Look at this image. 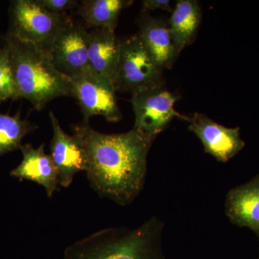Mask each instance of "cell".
I'll list each match as a JSON object with an SVG mask.
<instances>
[{
  "label": "cell",
  "mask_w": 259,
  "mask_h": 259,
  "mask_svg": "<svg viewBox=\"0 0 259 259\" xmlns=\"http://www.w3.org/2000/svg\"><path fill=\"white\" fill-rule=\"evenodd\" d=\"M74 135L86 153L92 188L119 205L132 203L144 189L148 151L157 136L135 127L123 134H102L85 121L74 126Z\"/></svg>",
  "instance_id": "1"
},
{
  "label": "cell",
  "mask_w": 259,
  "mask_h": 259,
  "mask_svg": "<svg viewBox=\"0 0 259 259\" xmlns=\"http://www.w3.org/2000/svg\"><path fill=\"white\" fill-rule=\"evenodd\" d=\"M164 225L157 217L138 228H107L69 245L64 259H165Z\"/></svg>",
  "instance_id": "2"
},
{
  "label": "cell",
  "mask_w": 259,
  "mask_h": 259,
  "mask_svg": "<svg viewBox=\"0 0 259 259\" xmlns=\"http://www.w3.org/2000/svg\"><path fill=\"white\" fill-rule=\"evenodd\" d=\"M6 42L19 98L41 110L57 97L72 96L71 77L56 69L49 51L10 36Z\"/></svg>",
  "instance_id": "3"
},
{
  "label": "cell",
  "mask_w": 259,
  "mask_h": 259,
  "mask_svg": "<svg viewBox=\"0 0 259 259\" xmlns=\"http://www.w3.org/2000/svg\"><path fill=\"white\" fill-rule=\"evenodd\" d=\"M68 19L48 11L37 0H16L10 8L9 36L49 51Z\"/></svg>",
  "instance_id": "4"
},
{
  "label": "cell",
  "mask_w": 259,
  "mask_h": 259,
  "mask_svg": "<svg viewBox=\"0 0 259 259\" xmlns=\"http://www.w3.org/2000/svg\"><path fill=\"white\" fill-rule=\"evenodd\" d=\"M162 71L138 35L121 40L116 91L134 94L162 86Z\"/></svg>",
  "instance_id": "5"
},
{
  "label": "cell",
  "mask_w": 259,
  "mask_h": 259,
  "mask_svg": "<svg viewBox=\"0 0 259 259\" xmlns=\"http://www.w3.org/2000/svg\"><path fill=\"white\" fill-rule=\"evenodd\" d=\"M71 79L72 97L78 100L85 122L95 115L102 116L111 122L122 119L114 83L102 79L90 67Z\"/></svg>",
  "instance_id": "6"
},
{
  "label": "cell",
  "mask_w": 259,
  "mask_h": 259,
  "mask_svg": "<svg viewBox=\"0 0 259 259\" xmlns=\"http://www.w3.org/2000/svg\"><path fill=\"white\" fill-rule=\"evenodd\" d=\"M178 99L162 86L133 94L131 102L135 113V128L158 136L174 117H184L175 108Z\"/></svg>",
  "instance_id": "7"
},
{
  "label": "cell",
  "mask_w": 259,
  "mask_h": 259,
  "mask_svg": "<svg viewBox=\"0 0 259 259\" xmlns=\"http://www.w3.org/2000/svg\"><path fill=\"white\" fill-rule=\"evenodd\" d=\"M89 41L90 32L87 28L68 19L49 51L56 69L71 78L88 69Z\"/></svg>",
  "instance_id": "8"
},
{
  "label": "cell",
  "mask_w": 259,
  "mask_h": 259,
  "mask_svg": "<svg viewBox=\"0 0 259 259\" xmlns=\"http://www.w3.org/2000/svg\"><path fill=\"white\" fill-rule=\"evenodd\" d=\"M53 138L51 141V156L59 173V185L67 188L74 177L80 171H87L88 158L79 139L70 136L61 128L57 117L49 112Z\"/></svg>",
  "instance_id": "9"
},
{
  "label": "cell",
  "mask_w": 259,
  "mask_h": 259,
  "mask_svg": "<svg viewBox=\"0 0 259 259\" xmlns=\"http://www.w3.org/2000/svg\"><path fill=\"white\" fill-rule=\"evenodd\" d=\"M187 121L190 122L189 129L200 140L206 153L218 161H229L244 147L238 127H225L198 112L188 117Z\"/></svg>",
  "instance_id": "10"
},
{
  "label": "cell",
  "mask_w": 259,
  "mask_h": 259,
  "mask_svg": "<svg viewBox=\"0 0 259 259\" xmlns=\"http://www.w3.org/2000/svg\"><path fill=\"white\" fill-rule=\"evenodd\" d=\"M23 160L10 175L20 180L35 182L45 189L49 198L54 195L59 185V173L50 154L44 151V144L35 148L30 144L20 147Z\"/></svg>",
  "instance_id": "11"
},
{
  "label": "cell",
  "mask_w": 259,
  "mask_h": 259,
  "mask_svg": "<svg viewBox=\"0 0 259 259\" xmlns=\"http://www.w3.org/2000/svg\"><path fill=\"white\" fill-rule=\"evenodd\" d=\"M225 211L231 223L248 228L259 240V175L228 192Z\"/></svg>",
  "instance_id": "12"
},
{
  "label": "cell",
  "mask_w": 259,
  "mask_h": 259,
  "mask_svg": "<svg viewBox=\"0 0 259 259\" xmlns=\"http://www.w3.org/2000/svg\"><path fill=\"white\" fill-rule=\"evenodd\" d=\"M120 42L115 30L101 28L90 32V69L97 76L114 85L120 58Z\"/></svg>",
  "instance_id": "13"
},
{
  "label": "cell",
  "mask_w": 259,
  "mask_h": 259,
  "mask_svg": "<svg viewBox=\"0 0 259 259\" xmlns=\"http://www.w3.org/2000/svg\"><path fill=\"white\" fill-rule=\"evenodd\" d=\"M139 36L155 61L162 69H169L179 55L170 32L163 19L143 14L139 23Z\"/></svg>",
  "instance_id": "14"
},
{
  "label": "cell",
  "mask_w": 259,
  "mask_h": 259,
  "mask_svg": "<svg viewBox=\"0 0 259 259\" xmlns=\"http://www.w3.org/2000/svg\"><path fill=\"white\" fill-rule=\"evenodd\" d=\"M201 17V10L197 2L193 0L177 2L168 25L179 54L195 38Z\"/></svg>",
  "instance_id": "15"
},
{
  "label": "cell",
  "mask_w": 259,
  "mask_h": 259,
  "mask_svg": "<svg viewBox=\"0 0 259 259\" xmlns=\"http://www.w3.org/2000/svg\"><path fill=\"white\" fill-rule=\"evenodd\" d=\"M133 3L131 0H83L78 13L88 28L115 30L121 12Z\"/></svg>",
  "instance_id": "16"
},
{
  "label": "cell",
  "mask_w": 259,
  "mask_h": 259,
  "mask_svg": "<svg viewBox=\"0 0 259 259\" xmlns=\"http://www.w3.org/2000/svg\"><path fill=\"white\" fill-rule=\"evenodd\" d=\"M34 128L19 113L13 116L0 113V156L20 148L23 138Z\"/></svg>",
  "instance_id": "17"
},
{
  "label": "cell",
  "mask_w": 259,
  "mask_h": 259,
  "mask_svg": "<svg viewBox=\"0 0 259 259\" xmlns=\"http://www.w3.org/2000/svg\"><path fill=\"white\" fill-rule=\"evenodd\" d=\"M9 99L20 98L10 64L9 49L5 42L4 47L0 49V102Z\"/></svg>",
  "instance_id": "18"
},
{
  "label": "cell",
  "mask_w": 259,
  "mask_h": 259,
  "mask_svg": "<svg viewBox=\"0 0 259 259\" xmlns=\"http://www.w3.org/2000/svg\"><path fill=\"white\" fill-rule=\"evenodd\" d=\"M38 3L51 13L65 15L66 11L73 9L79 5L74 0H37Z\"/></svg>",
  "instance_id": "19"
},
{
  "label": "cell",
  "mask_w": 259,
  "mask_h": 259,
  "mask_svg": "<svg viewBox=\"0 0 259 259\" xmlns=\"http://www.w3.org/2000/svg\"><path fill=\"white\" fill-rule=\"evenodd\" d=\"M142 10L144 13L151 10H161L166 11H173L171 2L168 0H144L142 3Z\"/></svg>",
  "instance_id": "20"
},
{
  "label": "cell",
  "mask_w": 259,
  "mask_h": 259,
  "mask_svg": "<svg viewBox=\"0 0 259 259\" xmlns=\"http://www.w3.org/2000/svg\"><path fill=\"white\" fill-rule=\"evenodd\" d=\"M258 259H259V257H258Z\"/></svg>",
  "instance_id": "21"
}]
</instances>
